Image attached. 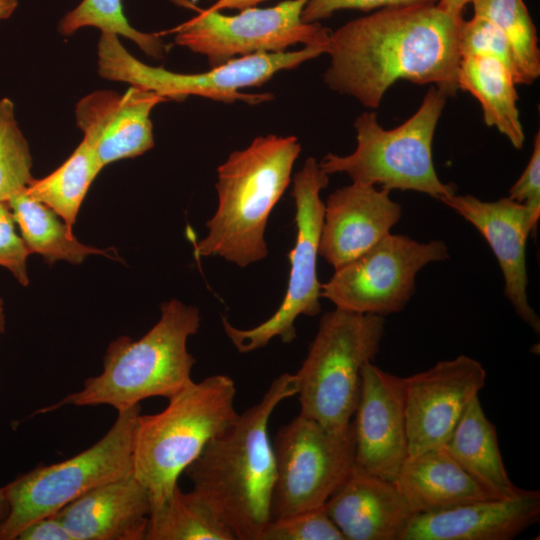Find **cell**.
<instances>
[{"mask_svg":"<svg viewBox=\"0 0 540 540\" xmlns=\"http://www.w3.org/2000/svg\"><path fill=\"white\" fill-rule=\"evenodd\" d=\"M83 27H95L101 33L123 36L154 58H161L165 52L160 34L144 33L129 24L121 0H82L59 23V31L65 36Z\"/></svg>","mask_w":540,"mask_h":540,"instance_id":"cell-29","label":"cell"},{"mask_svg":"<svg viewBox=\"0 0 540 540\" xmlns=\"http://www.w3.org/2000/svg\"><path fill=\"white\" fill-rule=\"evenodd\" d=\"M449 259L439 239L419 242L388 234L367 252L335 269L321 284V298L336 308L386 316L405 309L416 289V276L428 264Z\"/></svg>","mask_w":540,"mask_h":540,"instance_id":"cell-12","label":"cell"},{"mask_svg":"<svg viewBox=\"0 0 540 540\" xmlns=\"http://www.w3.org/2000/svg\"><path fill=\"white\" fill-rule=\"evenodd\" d=\"M540 519V492L413 515L401 540H511Z\"/></svg>","mask_w":540,"mask_h":540,"instance_id":"cell-19","label":"cell"},{"mask_svg":"<svg viewBox=\"0 0 540 540\" xmlns=\"http://www.w3.org/2000/svg\"><path fill=\"white\" fill-rule=\"evenodd\" d=\"M9 511H10L9 502L1 487L0 488V524L7 518Z\"/></svg>","mask_w":540,"mask_h":540,"instance_id":"cell-40","label":"cell"},{"mask_svg":"<svg viewBox=\"0 0 540 540\" xmlns=\"http://www.w3.org/2000/svg\"><path fill=\"white\" fill-rule=\"evenodd\" d=\"M29 144L18 127L14 103L0 99V203L24 191L34 180Z\"/></svg>","mask_w":540,"mask_h":540,"instance_id":"cell-30","label":"cell"},{"mask_svg":"<svg viewBox=\"0 0 540 540\" xmlns=\"http://www.w3.org/2000/svg\"><path fill=\"white\" fill-rule=\"evenodd\" d=\"M439 0H308L302 11L305 23H318L341 9L369 11L383 7H403L412 5L437 4Z\"/></svg>","mask_w":540,"mask_h":540,"instance_id":"cell-35","label":"cell"},{"mask_svg":"<svg viewBox=\"0 0 540 540\" xmlns=\"http://www.w3.org/2000/svg\"><path fill=\"white\" fill-rule=\"evenodd\" d=\"M474 16L493 23L511 49L521 84L540 76V50L536 27L523 0H473Z\"/></svg>","mask_w":540,"mask_h":540,"instance_id":"cell-28","label":"cell"},{"mask_svg":"<svg viewBox=\"0 0 540 540\" xmlns=\"http://www.w3.org/2000/svg\"><path fill=\"white\" fill-rule=\"evenodd\" d=\"M401 216L389 190L358 183L339 188L324 203L318 255L338 269L390 234Z\"/></svg>","mask_w":540,"mask_h":540,"instance_id":"cell-17","label":"cell"},{"mask_svg":"<svg viewBox=\"0 0 540 540\" xmlns=\"http://www.w3.org/2000/svg\"><path fill=\"white\" fill-rule=\"evenodd\" d=\"M18 6V0H0V20L9 18Z\"/></svg>","mask_w":540,"mask_h":540,"instance_id":"cell-39","label":"cell"},{"mask_svg":"<svg viewBox=\"0 0 540 540\" xmlns=\"http://www.w3.org/2000/svg\"><path fill=\"white\" fill-rule=\"evenodd\" d=\"M18 540H74L62 521L55 515L39 518L26 526Z\"/></svg>","mask_w":540,"mask_h":540,"instance_id":"cell-36","label":"cell"},{"mask_svg":"<svg viewBox=\"0 0 540 540\" xmlns=\"http://www.w3.org/2000/svg\"><path fill=\"white\" fill-rule=\"evenodd\" d=\"M486 377L483 365L467 355L404 377L408 456L445 444Z\"/></svg>","mask_w":540,"mask_h":540,"instance_id":"cell-14","label":"cell"},{"mask_svg":"<svg viewBox=\"0 0 540 540\" xmlns=\"http://www.w3.org/2000/svg\"><path fill=\"white\" fill-rule=\"evenodd\" d=\"M327 175L313 157L307 158L293 179L297 236L289 253L290 275L287 290L276 312L261 324L236 328L222 318L223 328L240 353H249L279 337L284 343L296 338L298 316H315L321 310V283L317 278V257L324 218V202L320 192L329 183Z\"/></svg>","mask_w":540,"mask_h":540,"instance_id":"cell-11","label":"cell"},{"mask_svg":"<svg viewBox=\"0 0 540 540\" xmlns=\"http://www.w3.org/2000/svg\"><path fill=\"white\" fill-rule=\"evenodd\" d=\"M271 520L323 507L355 464L353 422L329 430L299 414L276 433Z\"/></svg>","mask_w":540,"mask_h":540,"instance_id":"cell-10","label":"cell"},{"mask_svg":"<svg viewBox=\"0 0 540 540\" xmlns=\"http://www.w3.org/2000/svg\"><path fill=\"white\" fill-rule=\"evenodd\" d=\"M235 383L227 375L192 381L156 414L139 415L133 446V474L148 490L151 511L172 495L182 472L206 445L239 417Z\"/></svg>","mask_w":540,"mask_h":540,"instance_id":"cell-5","label":"cell"},{"mask_svg":"<svg viewBox=\"0 0 540 540\" xmlns=\"http://www.w3.org/2000/svg\"><path fill=\"white\" fill-rule=\"evenodd\" d=\"M265 0H216L210 7L207 9L211 11H221L223 9H245L248 7H253Z\"/></svg>","mask_w":540,"mask_h":540,"instance_id":"cell-37","label":"cell"},{"mask_svg":"<svg viewBox=\"0 0 540 540\" xmlns=\"http://www.w3.org/2000/svg\"><path fill=\"white\" fill-rule=\"evenodd\" d=\"M8 205L28 250L41 255L46 263L65 260L80 264L89 255H107L105 250L80 243L60 216L24 191L15 194Z\"/></svg>","mask_w":540,"mask_h":540,"instance_id":"cell-25","label":"cell"},{"mask_svg":"<svg viewBox=\"0 0 540 540\" xmlns=\"http://www.w3.org/2000/svg\"><path fill=\"white\" fill-rule=\"evenodd\" d=\"M440 201L472 224L487 241L502 271L504 296L520 319L539 334L540 319L528 299L526 266V243L537 225L527 207L508 197L483 201L456 193Z\"/></svg>","mask_w":540,"mask_h":540,"instance_id":"cell-16","label":"cell"},{"mask_svg":"<svg viewBox=\"0 0 540 540\" xmlns=\"http://www.w3.org/2000/svg\"><path fill=\"white\" fill-rule=\"evenodd\" d=\"M200 321L194 306L176 299L163 303L159 321L142 338L120 336L109 344L102 373L36 413L65 405H109L122 412L150 397L172 398L193 381L196 360L187 350V340L198 332Z\"/></svg>","mask_w":540,"mask_h":540,"instance_id":"cell-4","label":"cell"},{"mask_svg":"<svg viewBox=\"0 0 540 540\" xmlns=\"http://www.w3.org/2000/svg\"><path fill=\"white\" fill-rule=\"evenodd\" d=\"M385 319L335 308L325 313L300 369V414L329 430L352 422L358 403L361 370L378 354Z\"/></svg>","mask_w":540,"mask_h":540,"instance_id":"cell-7","label":"cell"},{"mask_svg":"<svg viewBox=\"0 0 540 540\" xmlns=\"http://www.w3.org/2000/svg\"><path fill=\"white\" fill-rule=\"evenodd\" d=\"M508 198L527 207L533 222L540 217V133L534 137L533 151L529 162L517 181L509 190Z\"/></svg>","mask_w":540,"mask_h":540,"instance_id":"cell-34","label":"cell"},{"mask_svg":"<svg viewBox=\"0 0 540 540\" xmlns=\"http://www.w3.org/2000/svg\"><path fill=\"white\" fill-rule=\"evenodd\" d=\"M102 168L94 146L83 139L60 167L42 179H34L24 192L51 208L72 228L86 193Z\"/></svg>","mask_w":540,"mask_h":540,"instance_id":"cell-26","label":"cell"},{"mask_svg":"<svg viewBox=\"0 0 540 540\" xmlns=\"http://www.w3.org/2000/svg\"><path fill=\"white\" fill-rule=\"evenodd\" d=\"M323 507L345 540H401L414 515L395 481L355 464Z\"/></svg>","mask_w":540,"mask_h":540,"instance_id":"cell-20","label":"cell"},{"mask_svg":"<svg viewBox=\"0 0 540 540\" xmlns=\"http://www.w3.org/2000/svg\"><path fill=\"white\" fill-rule=\"evenodd\" d=\"M354 417L355 465L395 481L408 457L404 377L364 364Z\"/></svg>","mask_w":540,"mask_h":540,"instance_id":"cell-15","label":"cell"},{"mask_svg":"<svg viewBox=\"0 0 540 540\" xmlns=\"http://www.w3.org/2000/svg\"><path fill=\"white\" fill-rule=\"evenodd\" d=\"M140 404L118 412L94 445L59 463L39 465L2 487L10 511L0 524V540H16L35 520L53 515L103 484L133 474L134 434Z\"/></svg>","mask_w":540,"mask_h":540,"instance_id":"cell-8","label":"cell"},{"mask_svg":"<svg viewBox=\"0 0 540 540\" xmlns=\"http://www.w3.org/2000/svg\"><path fill=\"white\" fill-rule=\"evenodd\" d=\"M442 447L472 477L499 497L510 498L522 492L507 474L496 428L487 418L479 396L469 403Z\"/></svg>","mask_w":540,"mask_h":540,"instance_id":"cell-23","label":"cell"},{"mask_svg":"<svg viewBox=\"0 0 540 540\" xmlns=\"http://www.w3.org/2000/svg\"><path fill=\"white\" fill-rule=\"evenodd\" d=\"M165 101L163 96L137 86L124 94L95 91L77 103L76 124L104 167L142 155L154 146L150 115L156 105Z\"/></svg>","mask_w":540,"mask_h":540,"instance_id":"cell-18","label":"cell"},{"mask_svg":"<svg viewBox=\"0 0 540 540\" xmlns=\"http://www.w3.org/2000/svg\"><path fill=\"white\" fill-rule=\"evenodd\" d=\"M463 20L427 4L383 8L349 21L329 36L324 81L373 109L400 79L454 95Z\"/></svg>","mask_w":540,"mask_h":540,"instance_id":"cell-1","label":"cell"},{"mask_svg":"<svg viewBox=\"0 0 540 540\" xmlns=\"http://www.w3.org/2000/svg\"><path fill=\"white\" fill-rule=\"evenodd\" d=\"M300 151L296 137L271 134L232 152L217 169L218 207L195 253L220 256L240 267L265 258L267 221L290 183Z\"/></svg>","mask_w":540,"mask_h":540,"instance_id":"cell-3","label":"cell"},{"mask_svg":"<svg viewBox=\"0 0 540 540\" xmlns=\"http://www.w3.org/2000/svg\"><path fill=\"white\" fill-rule=\"evenodd\" d=\"M395 483L414 515L501 498L472 477L443 447L408 456Z\"/></svg>","mask_w":540,"mask_h":540,"instance_id":"cell-22","label":"cell"},{"mask_svg":"<svg viewBox=\"0 0 540 540\" xmlns=\"http://www.w3.org/2000/svg\"><path fill=\"white\" fill-rule=\"evenodd\" d=\"M259 540H345L324 507L269 521Z\"/></svg>","mask_w":540,"mask_h":540,"instance_id":"cell-32","label":"cell"},{"mask_svg":"<svg viewBox=\"0 0 540 540\" xmlns=\"http://www.w3.org/2000/svg\"><path fill=\"white\" fill-rule=\"evenodd\" d=\"M458 89L469 92L480 103L487 126L495 127L518 150L525 135L517 107V85L511 71L496 59L461 58Z\"/></svg>","mask_w":540,"mask_h":540,"instance_id":"cell-24","label":"cell"},{"mask_svg":"<svg viewBox=\"0 0 540 540\" xmlns=\"http://www.w3.org/2000/svg\"><path fill=\"white\" fill-rule=\"evenodd\" d=\"M5 312H4V304L3 300L0 298V334H2L5 331Z\"/></svg>","mask_w":540,"mask_h":540,"instance_id":"cell-41","label":"cell"},{"mask_svg":"<svg viewBox=\"0 0 540 540\" xmlns=\"http://www.w3.org/2000/svg\"><path fill=\"white\" fill-rule=\"evenodd\" d=\"M145 540H236L212 508L193 490L177 485L171 497L152 510Z\"/></svg>","mask_w":540,"mask_h":540,"instance_id":"cell-27","label":"cell"},{"mask_svg":"<svg viewBox=\"0 0 540 540\" xmlns=\"http://www.w3.org/2000/svg\"><path fill=\"white\" fill-rule=\"evenodd\" d=\"M298 393L295 374L276 377L260 401L212 439L185 469L197 493L236 540H259L271 520L275 458L268 423Z\"/></svg>","mask_w":540,"mask_h":540,"instance_id":"cell-2","label":"cell"},{"mask_svg":"<svg viewBox=\"0 0 540 540\" xmlns=\"http://www.w3.org/2000/svg\"><path fill=\"white\" fill-rule=\"evenodd\" d=\"M15 224L8 203H0V266L7 268L21 285L28 286L26 262L31 253L16 233Z\"/></svg>","mask_w":540,"mask_h":540,"instance_id":"cell-33","label":"cell"},{"mask_svg":"<svg viewBox=\"0 0 540 540\" xmlns=\"http://www.w3.org/2000/svg\"><path fill=\"white\" fill-rule=\"evenodd\" d=\"M448 95L431 86L418 110L393 129H384L374 112L355 122L357 146L345 156L328 153L319 163L327 174L345 173L352 183L380 185L386 190H411L439 201L456 193L443 183L433 162V138Z\"/></svg>","mask_w":540,"mask_h":540,"instance_id":"cell-6","label":"cell"},{"mask_svg":"<svg viewBox=\"0 0 540 540\" xmlns=\"http://www.w3.org/2000/svg\"><path fill=\"white\" fill-rule=\"evenodd\" d=\"M473 0H439L437 5L443 11L457 17H462L465 6Z\"/></svg>","mask_w":540,"mask_h":540,"instance_id":"cell-38","label":"cell"},{"mask_svg":"<svg viewBox=\"0 0 540 540\" xmlns=\"http://www.w3.org/2000/svg\"><path fill=\"white\" fill-rule=\"evenodd\" d=\"M326 53V47L307 45L296 51L261 53L231 59L202 73H176L147 65L132 56L114 34L101 33L98 43V71L101 77L153 91L167 100H184L190 95L216 101L257 104L272 96L246 94L240 89L260 86L276 73L293 69Z\"/></svg>","mask_w":540,"mask_h":540,"instance_id":"cell-9","label":"cell"},{"mask_svg":"<svg viewBox=\"0 0 540 540\" xmlns=\"http://www.w3.org/2000/svg\"><path fill=\"white\" fill-rule=\"evenodd\" d=\"M151 501L134 474L98 486L59 510L74 540H145Z\"/></svg>","mask_w":540,"mask_h":540,"instance_id":"cell-21","label":"cell"},{"mask_svg":"<svg viewBox=\"0 0 540 540\" xmlns=\"http://www.w3.org/2000/svg\"><path fill=\"white\" fill-rule=\"evenodd\" d=\"M308 0H287L269 8L248 7L238 15L200 10L198 15L167 33L177 45L204 55L211 67L236 56L284 52L302 43L327 49L332 31L319 23H305L302 11Z\"/></svg>","mask_w":540,"mask_h":540,"instance_id":"cell-13","label":"cell"},{"mask_svg":"<svg viewBox=\"0 0 540 540\" xmlns=\"http://www.w3.org/2000/svg\"><path fill=\"white\" fill-rule=\"evenodd\" d=\"M458 48L461 58L488 57L501 62L521 84L509 44L503 33L489 20L473 16L462 22L459 30Z\"/></svg>","mask_w":540,"mask_h":540,"instance_id":"cell-31","label":"cell"}]
</instances>
